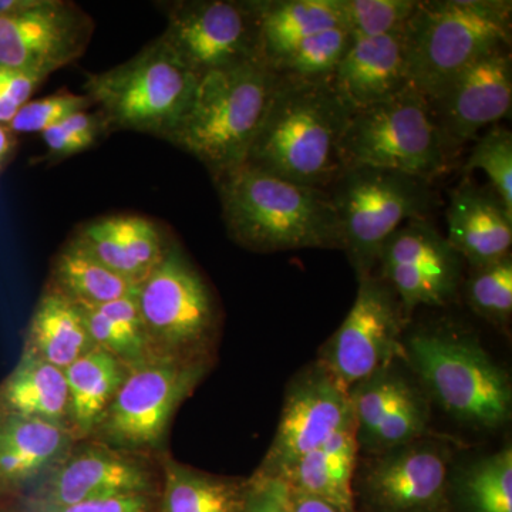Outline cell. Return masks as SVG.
<instances>
[{
  "mask_svg": "<svg viewBox=\"0 0 512 512\" xmlns=\"http://www.w3.org/2000/svg\"><path fill=\"white\" fill-rule=\"evenodd\" d=\"M127 373L128 367L116 356L97 348L64 369L69 387V426L74 439L92 437Z\"/></svg>",
  "mask_w": 512,
  "mask_h": 512,
  "instance_id": "cell-26",
  "label": "cell"
},
{
  "mask_svg": "<svg viewBox=\"0 0 512 512\" xmlns=\"http://www.w3.org/2000/svg\"><path fill=\"white\" fill-rule=\"evenodd\" d=\"M96 23L69 0H36L35 5L0 16V67L47 79L84 56Z\"/></svg>",
  "mask_w": 512,
  "mask_h": 512,
  "instance_id": "cell-14",
  "label": "cell"
},
{
  "mask_svg": "<svg viewBox=\"0 0 512 512\" xmlns=\"http://www.w3.org/2000/svg\"><path fill=\"white\" fill-rule=\"evenodd\" d=\"M352 309L320 349L318 362L346 389L404 359L406 313L382 276L357 279Z\"/></svg>",
  "mask_w": 512,
  "mask_h": 512,
  "instance_id": "cell-13",
  "label": "cell"
},
{
  "mask_svg": "<svg viewBox=\"0 0 512 512\" xmlns=\"http://www.w3.org/2000/svg\"><path fill=\"white\" fill-rule=\"evenodd\" d=\"M419 0H339L343 25L353 39L389 35L404 28Z\"/></svg>",
  "mask_w": 512,
  "mask_h": 512,
  "instance_id": "cell-33",
  "label": "cell"
},
{
  "mask_svg": "<svg viewBox=\"0 0 512 512\" xmlns=\"http://www.w3.org/2000/svg\"><path fill=\"white\" fill-rule=\"evenodd\" d=\"M278 82L259 59L205 74L167 143L200 161L212 180L238 168L247 161Z\"/></svg>",
  "mask_w": 512,
  "mask_h": 512,
  "instance_id": "cell-3",
  "label": "cell"
},
{
  "mask_svg": "<svg viewBox=\"0 0 512 512\" xmlns=\"http://www.w3.org/2000/svg\"><path fill=\"white\" fill-rule=\"evenodd\" d=\"M450 150L473 140L478 131L510 114L512 59L510 46L478 57L429 101Z\"/></svg>",
  "mask_w": 512,
  "mask_h": 512,
  "instance_id": "cell-18",
  "label": "cell"
},
{
  "mask_svg": "<svg viewBox=\"0 0 512 512\" xmlns=\"http://www.w3.org/2000/svg\"><path fill=\"white\" fill-rule=\"evenodd\" d=\"M259 59L272 64L306 37L345 28L339 0H254Z\"/></svg>",
  "mask_w": 512,
  "mask_h": 512,
  "instance_id": "cell-23",
  "label": "cell"
},
{
  "mask_svg": "<svg viewBox=\"0 0 512 512\" xmlns=\"http://www.w3.org/2000/svg\"><path fill=\"white\" fill-rule=\"evenodd\" d=\"M47 286L79 306L103 305L137 289V285L110 271L73 238L53 258Z\"/></svg>",
  "mask_w": 512,
  "mask_h": 512,
  "instance_id": "cell-28",
  "label": "cell"
},
{
  "mask_svg": "<svg viewBox=\"0 0 512 512\" xmlns=\"http://www.w3.org/2000/svg\"><path fill=\"white\" fill-rule=\"evenodd\" d=\"M476 170L487 174L491 188L512 212V133L508 128L495 126L477 141L464 163V173Z\"/></svg>",
  "mask_w": 512,
  "mask_h": 512,
  "instance_id": "cell-34",
  "label": "cell"
},
{
  "mask_svg": "<svg viewBox=\"0 0 512 512\" xmlns=\"http://www.w3.org/2000/svg\"><path fill=\"white\" fill-rule=\"evenodd\" d=\"M451 460V444L431 436L370 456L356 468V511L453 512Z\"/></svg>",
  "mask_w": 512,
  "mask_h": 512,
  "instance_id": "cell-11",
  "label": "cell"
},
{
  "mask_svg": "<svg viewBox=\"0 0 512 512\" xmlns=\"http://www.w3.org/2000/svg\"><path fill=\"white\" fill-rule=\"evenodd\" d=\"M447 239L470 268L493 264L511 254L512 212L493 188L466 181L451 192Z\"/></svg>",
  "mask_w": 512,
  "mask_h": 512,
  "instance_id": "cell-20",
  "label": "cell"
},
{
  "mask_svg": "<svg viewBox=\"0 0 512 512\" xmlns=\"http://www.w3.org/2000/svg\"><path fill=\"white\" fill-rule=\"evenodd\" d=\"M0 412L69 427V387L64 370L23 350L18 365L0 383Z\"/></svg>",
  "mask_w": 512,
  "mask_h": 512,
  "instance_id": "cell-25",
  "label": "cell"
},
{
  "mask_svg": "<svg viewBox=\"0 0 512 512\" xmlns=\"http://www.w3.org/2000/svg\"><path fill=\"white\" fill-rule=\"evenodd\" d=\"M222 221L239 247L259 254L342 249L328 191L292 183L248 164L214 178Z\"/></svg>",
  "mask_w": 512,
  "mask_h": 512,
  "instance_id": "cell-2",
  "label": "cell"
},
{
  "mask_svg": "<svg viewBox=\"0 0 512 512\" xmlns=\"http://www.w3.org/2000/svg\"><path fill=\"white\" fill-rule=\"evenodd\" d=\"M403 346L404 360L431 399L451 417L487 430L510 421V375L477 339L446 330H421Z\"/></svg>",
  "mask_w": 512,
  "mask_h": 512,
  "instance_id": "cell-6",
  "label": "cell"
},
{
  "mask_svg": "<svg viewBox=\"0 0 512 512\" xmlns=\"http://www.w3.org/2000/svg\"><path fill=\"white\" fill-rule=\"evenodd\" d=\"M97 349L116 356L127 367L150 357L136 291L99 306H79Z\"/></svg>",
  "mask_w": 512,
  "mask_h": 512,
  "instance_id": "cell-29",
  "label": "cell"
},
{
  "mask_svg": "<svg viewBox=\"0 0 512 512\" xmlns=\"http://www.w3.org/2000/svg\"><path fill=\"white\" fill-rule=\"evenodd\" d=\"M210 363L150 356L128 373L94 429L97 443L138 453L163 443L180 404L194 392Z\"/></svg>",
  "mask_w": 512,
  "mask_h": 512,
  "instance_id": "cell-10",
  "label": "cell"
},
{
  "mask_svg": "<svg viewBox=\"0 0 512 512\" xmlns=\"http://www.w3.org/2000/svg\"><path fill=\"white\" fill-rule=\"evenodd\" d=\"M510 0H423L404 26L410 86L434 99L478 57L511 45Z\"/></svg>",
  "mask_w": 512,
  "mask_h": 512,
  "instance_id": "cell-4",
  "label": "cell"
},
{
  "mask_svg": "<svg viewBox=\"0 0 512 512\" xmlns=\"http://www.w3.org/2000/svg\"><path fill=\"white\" fill-rule=\"evenodd\" d=\"M16 146H18L16 134H13L8 126L0 124V175L15 156Z\"/></svg>",
  "mask_w": 512,
  "mask_h": 512,
  "instance_id": "cell-41",
  "label": "cell"
},
{
  "mask_svg": "<svg viewBox=\"0 0 512 512\" xmlns=\"http://www.w3.org/2000/svg\"><path fill=\"white\" fill-rule=\"evenodd\" d=\"M0 512H18V511H12V510H0ZM22 512H29L28 510L22 511Z\"/></svg>",
  "mask_w": 512,
  "mask_h": 512,
  "instance_id": "cell-42",
  "label": "cell"
},
{
  "mask_svg": "<svg viewBox=\"0 0 512 512\" xmlns=\"http://www.w3.org/2000/svg\"><path fill=\"white\" fill-rule=\"evenodd\" d=\"M93 107L92 101L86 94L57 92L43 99L29 100L20 107L16 116L9 123L13 134L40 133L77 111L89 110Z\"/></svg>",
  "mask_w": 512,
  "mask_h": 512,
  "instance_id": "cell-36",
  "label": "cell"
},
{
  "mask_svg": "<svg viewBox=\"0 0 512 512\" xmlns=\"http://www.w3.org/2000/svg\"><path fill=\"white\" fill-rule=\"evenodd\" d=\"M352 42L353 37L346 28L323 30L303 39L269 67L282 79H328L338 69Z\"/></svg>",
  "mask_w": 512,
  "mask_h": 512,
  "instance_id": "cell-31",
  "label": "cell"
},
{
  "mask_svg": "<svg viewBox=\"0 0 512 512\" xmlns=\"http://www.w3.org/2000/svg\"><path fill=\"white\" fill-rule=\"evenodd\" d=\"M326 191L357 279L373 274L393 232L409 221L430 220L437 205L429 181L379 168L343 171Z\"/></svg>",
  "mask_w": 512,
  "mask_h": 512,
  "instance_id": "cell-9",
  "label": "cell"
},
{
  "mask_svg": "<svg viewBox=\"0 0 512 512\" xmlns=\"http://www.w3.org/2000/svg\"><path fill=\"white\" fill-rule=\"evenodd\" d=\"M241 512H292L288 485L281 478L254 474L248 478Z\"/></svg>",
  "mask_w": 512,
  "mask_h": 512,
  "instance_id": "cell-38",
  "label": "cell"
},
{
  "mask_svg": "<svg viewBox=\"0 0 512 512\" xmlns=\"http://www.w3.org/2000/svg\"><path fill=\"white\" fill-rule=\"evenodd\" d=\"M0 495H2V493H0Z\"/></svg>",
  "mask_w": 512,
  "mask_h": 512,
  "instance_id": "cell-43",
  "label": "cell"
},
{
  "mask_svg": "<svg viewBox=\"0 0 512 512\" xmlns=\"http://www.w3.org/2000/svg\"><path fill=\"white\" fill-rule=\"evenodd\" d=\"M197 84L198 77L158 36L126 62L86 73L83 89L107 133L131 131L167 141L190 109Z\"/></svg>",
  "mask_w": 512,
  "mask_h": 512,
  "instance_id": "cell-5",
  "label": "cell"
},
{
  "mask_svg": "<svg viewBox=\"0 0 512 512\" xmlns=\"http://www.w3.org/2000/svg\"><path fill=\"white\" fill-rule=\"evenodd\" d=\"M163 473L157 512H241L248 480L215 476L173 458H165Z\"/></svg>",
  "mask_w": 512,
  "mask_h": 512,
  "instance_id": "cell-27",
  "label": "cell"
},
{
  "mask_svg": "<svg viewBox=\"0 0 512 512\" xmlns=\"http://www.w3.org/2000/svg\"><path fill=\"white\" fill-rule=\"evenodd\" d=\"M43 82L45 79L37 74L0 67V124L9 126Z\"/></svg>",
  "mask_w": 512,
  "mask_h": 512,
  "instance_id": "cell-37",
  "label": "cell"
},
{
  "mask_svg": "<svg viewBox=\"0 0 512 512\" xmlns=\"http://www.w3.org/2000/svg\"><path fill=\"white\" fill-rule=\"evenodd\" d=\"M353 111L333 77H279L244 164L292 183L328 190L343 171L340 141Z\"/></svg>",
  "mask_w": 512,
  "mask_h": 512,
  "instance_id": "cell-1",
  "label": "cell"
},
{
  "mask_svg": "<svg viewBox=\"0 0 512 512\" xmlns=\"http://www.w3.org/2000/svg\"><path fill=\"white\" fill-rule=\"evenodd\" d=\"M93 349L79 306L46 286L30 318L23 350L64 370Z\"/></svg>",
  "mask_w": 512,
  "mask_h": 512,
  "instance_id": "cell-24",
  "label": "cell"
},
{
  "mask_svg": "<svg viewBox=\"0 0 512 512\" xmlns=\"http://www.w3.org/2000/svg\"><path fill=\"white\" fill-rule=\"evenodd\" d=\"M136 298L150 356L210 363L220 332V306L175 239L163 261L137 285Z\"/></svg>",
  "mask_w": 512,
  "mask_h": 512,
  "instance_id": "cell-7",
  "label": "cell"
},
{
  "mask_svg": "<svg viewBox=\"0 0 512 512\" xmlns=\"http://www.w3.org/2000/svg\"><path fill=\"white\" fill-rule=\"evenodd\" d=\"M289 501H291L292 512H342L325 501L291 490V488H289Z\"/></svg>",
  "mask_w": 512,
  "mask_h": 512,
  "instance_id": "cell-40",
  "label": "cell"
},
{
  "mask_svg": "<svg viewBox=\"0 0 512 512\" xmlns=\"http://www.w3.org/2000/svg\"><path fill=\"white\" fill-rule=\"evenodd\" d=\"M468 305L497 328H507L512 316V256L471 269L466 281Z\"/></svg>",
  "mask_w": 512,
  "mask_h": 512,
  "instance_id": "cell-32",
  "label": "cell"
},
{
  "mask_svg": "<svg viewBox=\"0 0 512 512\" xmlns=\"http://www.w3.org/2000/svg\"><path fill=\"white\" fill-rule=\"evenodd\" d=\"M29 512H157L156 494L119 495L66 507L28 505Z\"/></svg>",
  "mask_w": 512,
  "mask_h": 512,
  "instance_id": "cell-39",
  "label": "cell"
},
{
  "mask_svg": "<svg viewBox=\"0 0 512 512\" xmlns=\"http://www.w3.org/2000/svg\"><path fill=\"white\" fill-rule=\"evenodd\" d=\"M97 261L134 285L161 261L173 237L141 215H109L84 222L72 235Z\"/></svg>",
  "mask_w": 512,
  "mask_h": 512,
  "instance_id": "cell-19",
  "label": "cell"
},
{
  "mask_svg": "<svg viewBox=\"0 0 512 512\" xmlns=\"http://www.w3.org/2000/svg\"><path fill=\"white\" fill-rule=\"evenodd\" d=\"M453 512H512L510 444L451 476Z\"/></svg>",
  "mask_w": 512,
  "mask_h": 512,
  "instance_id": "cell-30",
  "label": "cell"
},
{
  "mask_svg": "<svg viewBox=\"0 0 512 512\" xmlns=\"http://www.w3.org/2000/svg\"><path fill=\"white\" fill-rule=\"evenodd\" d=\"M377 265L409 318L417 306L454 301L463 279L464 259L431 220H417L393 232Z\"/></svg>",
  "mask_w": 512,
  "mask_h": 512,
  "instance_id": "cell-16",
  "label": "cell"
},
{
  "mask_svg": "<svg viewBox=\"0 0 512 512\" xmlns=\"http://www.w3.org/2000/svg\"><path fill=\"white\" fill-rule=\"evenodd\" d=\"M107 134L109 133L99 111H77L56 126L43 131L46 154L40 161H45L46 164L60 163L96 146Z\"/></svg>",
  "mask_w": 512,
  "mask_h": 512,
  "instance_id": "cell-35",
  "label": "cell"
},
{
  "mask_svg": "<svg viewBox=\"0 0 512 512\" xmlns=\"http://www.w3.org/2000/svg\"><path fill=\"white\" fill-rule=\"evenodd\" d=\"M352 416L349 390L316 360L289 384L274 441L255 474L284 477Z\"/></svg>",
  "mask_w": 512,
  "mask_h": 512,
  "instance_id": "cell-15",
  "label": "cell"
},
{
  "mask_svg": "<svg viewBox=\"0 0 512 512\" xmlns=\"http://www.w3.org/2000/svg\"><path fill=\"white\" fill-rule=\"evenodd\" d=\"M332 77L340 94L355 110L403 92L410 86L404 28L389 35L353 39Z\"/></svg>",
  "mask_w": 512,
  "mask_h": 512,
  "instance_id": "cell-21",
  "label": "cell"
},
{
  "mask_svg": "<svg viewBox=\"0 0 512 512\" xmlns=\"http://www.w3.org/2000/svg\"><path fill=\"white\" fill-rule=\"evenodd\" d=\"M451 153L429 100L412 86L353 111L339 148L343 171L379 168L429 183L446 173Z\"/></svg>",
  "mask_w": 512,
  "mask_h": 512,
  "instance_id": "cell-8",
  "label": "cell"
},
{
  "mask_svg": "<svg viewBox=\"0 0 512 512\" xmlns=\"http://www.w3.org/2000/svg\"><path fill=\"white\" fill-rule=\"evenodd\" d=\"M157 474L146 458L106 444L72 448L47 474L30 505L66 507L119 495L156 494Z\"/></svg>",
  "mask_w": 512,
  "mask_h": 512,
  "instance_id": "cell-17",
  "label": "cell"
},
{
  "mask_svg": "<svg viewBox=\"0 0 512 512\" xmlns=\"http://www.w3.org/2000/svg\"><path fill=\"white\" fill-rule=\"evenodd\" d=\"M157 5L167 22L161 40L198 79L259 59L254 0H174Z\"/></svg>",
  "mask_w": 512,
  "mask_h": 512,
  "instance_id": "cell-12",
  "label": "cell"
},
{
  "mask_svg": "<svg viewBox=\"0 0 512 512\" xmlns=\"http://www.w3.org/2000/svg\"><path fill=\"white\" fill-rule=\"evenodd\" d=\"M73 441L64 424L0 412V493H13L49 474Z\"/></svg>",
  "mask_w": 512,
  "mask_h": 512,
  "instance_id": "cell-22",
  "label": "cell"
}]
</instances>
